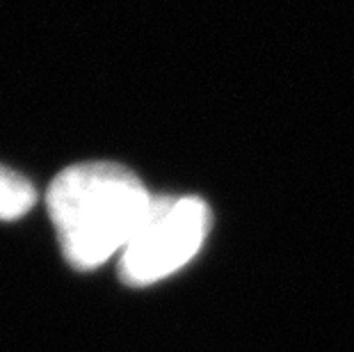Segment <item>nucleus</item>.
Masks as SVG:
<instances>
[{
    "label": "nucleus",
    "mask_w": 354,
    "mask_h": 352,
    "mask_svg": "<svg viewBox=\"0 0 354 352\" xmlns=\"http://www.w3.org/2000/svg\"><path fill=\"white\" fill-rule=\"evenodd\" d=\"M151 194L117 163H80L55 176L48 211L64 259L94 270L126 247L145 217Z\"/></svg>",
    "instance_id": "nucleus-1"
},
{
    "label": "nucleus",
    "mask_w": 354,
    "mask_h": 352,
    "mask_svg": "<svg viewBox=\"0 0 354 352\" xmlns=\"http://www.w3.org/2000/svg\"><path fill=\"white\" fill-rule=\"evenodd\" d=\"M210 211L199 197L151 199L131 241L122 250L119 275L128 286H151L174 275L201 250Z\"/></svg>",
    "instance_id": "nucleus-2"
},
{
    "label": "nucleus",
    "mask_w": 354,
    "mask_h": 352,
    "mask_svg": "<svg viewBox=\"0 0 354 352\" xmlns=\"http://www.w3.org/2000/svg\"><path fill=\"white\" fill-rule=\"evenodd\" d=\"M37 192L19 172L0 165V220H19L35 206Z\"/></svg>",
    "instance_id": "nucleus-3"
}]
</instances>
